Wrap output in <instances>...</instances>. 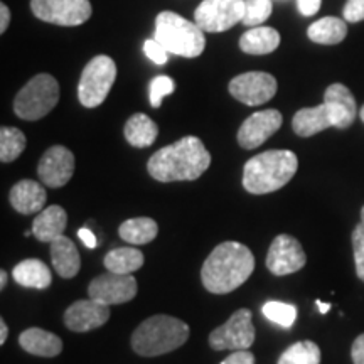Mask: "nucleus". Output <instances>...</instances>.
Masks as SVG:
<instances>
[{"label":"nucleus","mask_w":364,"mask_h":364,"mask_svg":"<svg viewBox=\"0 0 364 364\" xmlns=\"http://www.w3.org/2000/svg\"><path fill=\"white\" fill-rule=\"evenodd\" d=\"M211 166V154L203 140L194 135L182 136L176 144L159 149L147 162V171L159 182L196 181Z\"/></svg>","instance_id":"1"},{"label":"nucleus","mask_w":364,"mask_h":364,"mask_svg":"<svg viewBox=\"0 0 364 364\" xmlns=\"http://www.w3.org/2000/svg\"><path fill=\"white\" fill-rule=\"evenodd\" d=\"M253 270L255 257L250 248L238 241H225L206 258L201 280L208 292L225 295L243 285Z\"/></svg>","instance_id":"2"},{"label":"nucleus","mask_w":364,"mask_h":364,"mask_svg":"<svg viewBox=\"0 0 364 364\" xmlns=\"http://www.w3.org/2000/svg\"><path fill=\"white\" fill-rule=\"evenodd\" d=\"M299 169L292 150H267L245 164L243 188L250 194H270L289 184Z\"/></svg>","instance_id":"3"},{"label":"nucleus","mask_w":364,"mask_h":364,"mask_svg":"<svg viewBox=\"0 0 364 364\" xmlns=\"http://www.w3.org/2000/svg\"><path fill=\"white\" fill-rule=\"evenodd\" d=\"M189 339V326L181 318L164 316L149 317L132 334V349L144 358H156L176 351Z\"/></svg>","instance_id":"4"},{"label":"nucleus","mask_w":364,"mask_h":364,"mask_svg":"<svg viewBox=\"0 0 364 364\" xmlns=\"http://www.w3.org/2000/svg\"><path fill=\"white\" fill-rule=\"evenodd\" d=\"M169 54L182 58L201 56L206 48L204 31L179 14L164 11L156 19V38Z\"/></svg>","instance_id":"5"},{"label":"nucleus","mask_w":364,"mask_h":364,"mask_svg":"<svg viewBox=\"0 0 364 364\" xmlns=\"http://www.w3.org/2000/svg\"><path fill=\"white\" fill-rule=\"evenodd\" d=\"M59 102V85L51 75H38L27 81L14 100V112L22 120L34 122L53 112Z\"/></svg>","instance_id":"6"},{"label":"nucleus","mask_w":364,"mask_h":364,"mask_svg":"<svg viewBox=\"0 0 364 364\" xmlns=\"http://www.w3.org/2000/svg\"><path fill=\"white\" fill-rule=\"evenodd\" d=\"M117 80V65L110 56H95L81 73L78 100L86 108H97L107 100Z\"/></svg>","instance_id":"7"},{"label":"nucleus","mask_w":364,"mask_h":364,"mask_svg":"<svg viewBox=\"0 0 364 364\" xmlns=\"http://www.w3.org/2000/svg\"><path fill=\"white\" fill-rule=\"evenodd\" d=\"M252 311L240 309L225 324L216 327L209 334V346L215 351H243L250 349L255 343V327L252 322Z\"/></svg>","instance_id":"8"},{"label":"nucleus","mask_w":364,"mask_h":364,"mask_svg":"<svg viewBox=\"0 0 364 364\" xmlns=\"http://www.w3.org/2000/svg\"><path fill=\"white\" fill-rule=\"evenodd\" d=\"M245 0H203L194 21L204 33H225L243 22Z\"/></svg>","instance_id":"9"},{"label":"nucleus","mask_w":364,"mask_h":364,"mask_svg":"<svg viewBox=\"0 0 364 364\" xmlns=\"http://www.w3.org/2000/svg\"><path fill=\"white\" fill-rule=\"evenodd\" d=\"M31 11L48 24L75 27L91 17L90 0H31Z\"/></svg>","instance_id":"10"},{"label":"nucleus","mask_w":364,"mask_h":364,"mask_svg":"<svg viewBox=\"0 0 364 364\" xmlns=\"http://www.w3.org/2000/svg\"><path fill=\"white\" fill-rule=\"evenodd\" d=\"M139 292L135 277L120 275V273H103L90 282L88 297L105 306H120L135 299Z\"/></svg>","instance_id":"11"},{"label":"nucleus","mask_w":364,"mask_h":364,"mask_svg":"<svg viewBox=\"0 0 364 364\" xmlns=\"http://www.w3.org/2000/svg\"><path fill=\"white\" fill-rule=\"evenodd\" d=\"M228 88H230L231 97L238 102L248 105V107H258L275 97L279 85L270 73L250 71L231 80Z\"/></svg>","instance_id":"12"},{"label":"nucleus","mask_w":364,"mask_h":364,"mask_svg":"<svg viewBox=\"0 0 364 364\" xmlns=\"http://www.w3.org/2000/svg\"><path fill=\"white\" fill-rule=\"evenodd\" d=\"M307 255L297 238L290 235H279L272 241L267 255V268L273 275L284 277L306 267Z\"/></svg>","instance_id":"13"},{"label":"nucleus","mask_w":364,"mask_h":364,"mask_svg":"<svg viewBox=\"0 0 364 364\" xmlns=\"http://www.w3.org/2000/svg\"><path fill=\"white\" fill-rule=\"evenodd\" d=\"M75 156L70 149L63 145H54L48 149L38 164V176L48 188L58 189L66 186L75 174Z\"/></svg>","instance_id":"14"},{"label":"nucleus","mask_w":364,"mask_h":364,"mask_svg":"<svg viewBox=\"0 0 364 364\" xmlns=\"http://www.w3.org/2000/svg\"><path fill=\"white\" fill-rule=\"evenodd\" d=\"M282 124H284V117L279 110L270 108V110L253 113L241 124L238 130L236 139H238L240 147L247 150L260 147L273 134L280 130Z\"/></svg>","instance_id":"15"},{"label":"nucleus","mask_w":364,"mask_h":364,"mask_svg":"<svg viewBox=\"0 0 364 364\" xmlns=\"http://www.w3.org/2000/svg\"><path fill=\"white\" fill-rule=\"evenodd\" d=\"M110 314V306H105L88 297V300H78L68 307L63 321L73 332H88L107 324Z\"/></svg>","instance_id":"16"},{"label":"nucleus","mask_w":364,"mask_h":364,"mask_svg":"<svg viewBox=\"0 0 364 364\" xmlns=\"http://www.w3.org/2000/svg\"><path fill=\"white\" fill-rule=\"evenodd\" d=\"M324 103L329 108L334 127L339 130L349 129L358 117V105L348 86L334 83L326 90Z\"/></svg>","instance_id":"17"},{"label":"nucleus","mask_w":364,"mask_h":364,"mask_svg":"<svg viewBox=\"0 0 364 364\" xmlns=\"http://www.w3.org/2000/svg\"><path fill=\"white\" fill-rule=\"evenodd\" d=\"M9 201L21 215H38L46 206L48 193L39 182L24 179L12 186L11 193H9Z\"/></svg>","instance_id":"18"},{"label":"nucleus","mask_w":364,"mask_h":364,"mask_svg":"<svg viewBox=\"0 0 364 364\" xmlns=\"http://www.w3.org/2000/svg\"><path fill=\"white\" fill-rule=\"evenodd\" d=\"M49 247H51L53 267L61 279H73V277L78 275L81 257L78 248L68 236H58L56 240L49 243Z\"/></svg>","instance_id":"19"},{"label":"nucleus","mask_w":364,"mask_h":364,"mask_svg":"<svg viewBox=\"0 0 364 364\" xmlns=\"http://www.w3.org/2000/svg\"><path fill=\"white\" fill-rule=\"evenodd\" d=\"M19 344L26 353L41 358H56L63 351V341L53 332L39 327H31L21 332Z\"/></svg>","instance_id":"20"},{"label":"nucleus","mask_w":364,"mask_h":364,"mask_svg":"<svg viewBox=\"0 0 364 364\" xmlns=\"http://www.w3.org/2000/svg\"><path fill=\"white\" fill-rule=\"evenodd\" d=\"M68 225L66 211L58 204L54 206L44 208L43 211L38 213V216L33 221V235L36 240L43 243H51L65 233Z\"/></svg>","instance_id":"21"},{"label":"nucleus","mask_w":364,"mask_h":364,"mask_svg":"<svg viewBox=\"0 0 364 364\" xmlns=\"http://www.w3.org/2000/svg\"><path fill=\"white\" fill-rule=\"evenodd\" d=\"M331 127H334V122H332V115L326 103L312 108H302V110L295 113L292 120L294 132L299 136H304V139L316 135L326 129H331Z\"/></svg>","instance_id":"22"},{"label":"nucleus","mask_w":364,"mask_h":364,"mask_svg":"<svg viewBox=\"0 0 364 364\" xmlns=\"http://www.w3.org/2000/svg\"><path fill=\"white\" fill-rule=\"evenodd\" d=\"M280 46V34L273 27H253L241 36L240 49L253 56L270 54Z\"/></svg>","instance_id":"23"},{"label":"nucleus","mask_w":364,"mask_h":364,"mask_svg":"<svg viewBox=\"0 0 364 364\" xmlns=\"http://www.w3.org/2000/svg\"><path fill=\"white\" fill-rule=\"evenodd\" d=\"M14 280L26 289H48L53 282L51 270L38 258H29L17 263L12 272Z\"/></svg>","instance_id":"24"},{"label":"nucleus","mask_w":364,"mask_h":364,"mask_svg":"<svg viewBox=\"0 0 364 364\" xmlns=\"http://www.w3.org/2000/svg\"><path fill=\"white\" fill-rule=\"evenodd\" d=\"M159 127L145 113H135L125 124V139L132 147L145 149L156 142Z\"/></svg>","instance_id":"25"},{"label":"nucleus","mask_w":364,"mask_h":364,"mask_svg":"<svg viewBox=\"0 0 364 364\" xmlns=\"http://www.w3.org/2000/svg\"><path fill=\"white\" fill-rule=\"evenodd\" d=\"M144 253L132 247L112 250L103 258L105 268L108 272L120 273V275H130V273L140 270L144 267Z\"/></svg>","instance_id":"26"},{"label":"nucleus","mask_w":364,"mask_h":364,"mask_svg":"<svg viewBox=\"0 0 364 364\" xmlns=\"http://www.w3.org/2000/svg\"><path fill=\"white\" fill-rule=\"evenodd\" d=\"M120 238L130 245H147L159 235V226L152 218H132L118 228Z\"/></svg>","instance_id":"27"},{"label":"nucleus","mask_w":364,"mask_h":364,"mask_svg":"<svg viewBox=\"0 0 364 364\" xmlns=\"http://www.w3.org/2000/svg\"><path fill=\"white\" fill-rule=\"evenodd\" d=\"M307 36L317 44H339L348 36V27H346V22L338 17H324L309 27Z\"/></svg>","instance_id":"28"},{"label":"nucleus","mask_w":364,"mask_h":364,"mask_svg":"<svg viewBox=\"0 0 364 364\" xmlns=\"http://www.w3.org/2000/svg\"><path fill=\"white\" fill-rule=\"evenodd\" d=\"M277 364H321V348L312 341H299L285 349Z\"/></svg>","instance_id":"29"},{"label":"nucleus","mask_w":364,"mask_h":364,"mask_svg":"<svg viewBox=\"0 0 364 364\" xmlns=\"http://www.w3.org/2000/svg\"><path fill=\"white\" fill-rule=\"evenodd\" d=\"M26 135L16 127H2L0 129V161L2 164L14 162L26 149Z\"/></svg>","instance_id":"30"},{"label":"nucleus","mask_w":364,"mask_h":364,"mask_svg":"<svg viewBox=\"0 0 364 364\" xmlns=\"http://www.w3.org/2000/svg\"><path fill=\"white\" fill-rule=\"evenodd\" d=\"M262 314L268 318V321L289 329V327L294 326L295 318H297V307L292 306V304L270 300V302H267L265 306L262 307Z\"/></svg>","instance_id":"31"},{"label":"nucleus","mask_w":364,"mask_h":364,"mask_svg":"<svg viewBox=\"0 0 364 364\" xmlns=\"http://www.w3.org/2000/svg\"><path fill=\"white\" fill-rule=\"evenodd\" d=\"M272 0H245L243 24L247 27L262 26L272 14Z\"/></svg>","instance_id":"32"},{"label":"nucleus","mask_w":364,"mask_h":364,"mask_svg":"<svg viewBox=\"0 0 364 364\" xmlns=\"http://www.w3.org/2000/svg\"><path fill=\"white\" fill-rule=\"evenodd\" d=\"M176 88L174 80L169 78V76H157V78L152 80L150 83V105L154 108H159L162 105V100L171 95Z\"/></svg>","instance_id":"33"},{"label":"nucleus","mask_w":364,"mask_h":364,"mask_svg":"<svg viewBox=\"0 0 364 364\" xmlns=\"http://www.w3.org/2000/svg\"><path fill=\"white\" fill-rule=\"evenodd\" d=\"M353 252L354 263H356V275L358 279L364 282V225H359L353 231Z\"/></svg>","instance_id":"34"},{"label":"nucleus","mask_w":364,"mask_h":364,"mask_svg":"<svg viewBox=\"0 0 364 364\" xmlns=\"http://www.w3.org/2000/svg\"><path fill=\"white\" fill-rule=\"evenodd\" d=\"M144 53L147 54L150 61H154L156 65H166L167 59H169V51H167L164 46L159 43L157 39H147L144 43Z\"/></svg>","instance_id":"35"},{"label":"nucleus","mask_w":364,"mask_h":364,"mask_svg":"<svg viewBox=\"0 0 364 364\" xmlns=\"http://www.w3.org/2000/svg\"><path fill=\"white\" fill-rule=\"evenodd\" d=\"M344 19L348 22L364 21V0H348L344 6Z\"/></svg>","instance_id":"36"},{"label":"nucleus","mask_w":364,"mask_h":364,"mask_svg":"<svg viewBox=\"0 0 364 364\" xmlns=\"http://www.w3.org/2000/svg\"><path fill=\"white\" fill-rule=\"evenodd\" d=\"M221 364H255V356L248 351V349L233 351V354H230L225 361H221Z\"/></svg>","instance_id":"37"},{"label":"nucleus","mask_w":364,"mask_h":364,"mask_svg":"<svg viewBox=\"0 0 364 364\" xmlns=\"http://www.w3.org/2000/svg\"><path fill=\"white\" fill-rule=\"evenodd\" d=\"M321 4H322V0H297L300 14H302V16H307V17L317 14L318 9H321Z\"/></svg>","instance_id":"38"},{"label":"nucleus","mask_w":364,"mask_h":364,"mask_svg":"<svg viewBox=\"0 0 364 364\" xmlns=\"http://www.w3.org/2000/svg\"><path fill=\"white\" fill-rule=\"evenodd\" d=\"M351 358L354 364H364V334L354 339L351 348Z\"/></svg>","instance_id":"39"},{"label":"nucleus","mask_w":364,"mask_h":364,"mask_svg":"<svg viewBox=\"0 0 364 364\" xmlns=\"http://www.w3.org/2000/svg\"><path fill=\"white\" fill-rule=\"evenodd\" d=\"M78 236L85 243L86 248H97V236H95L93 231L88 230V228H81L78 231Z\"/></svg>","instance_id":"40"},{"label":"nucleus","mask_w":364,"mask_h":364,"mask_svg":"<svg viewBox=\"0 0 364 364\" xmlns=\"http://www.w3.org/2000/svg\"><path fill=\"white\" fill-rule=\"evenodd\" d=\"M9 24H11V11L6 4H0V34L6 33Z\"/></svg>","instance_id":"41"},{"label":"nucleus","mask_w":364,"mask_h":364,"mask_svg":"<svg viewBox=\"0 0 364 364\" xmlns=\"http://www.w3.org/2000/svg\"><path fill=\"white\" fill-rule=\"evenodd\" d=\"M7 336H9V329H7L6 321H4V318H0V346L6 344Z\"/></svg>","instance_id":"42"},{"label":"nucleus","mask_w":364,"mask_h":364,"mask_svg":"<svg viewBox=\"0 0 364 364\" xmlns=\"http://www.w3.org/2000/svg\"><path fill=\"white\" fill-rule=\"evenodd\" d=\"M316 304H317V307H318V311H321V314H327L331 311V304H324L322 300H316Z\"/></svg>","instance_id":"43"},{"label":"nucleus","mask_w":364,"mask_h":364,"mask_svg":"<svg viewBox=\"0 0 364 364\" xmlns=\"http://www.w3.org/2000/svg\"><path fill=\"white\" fill-rule=\"evenodd\" d=\"M7 287V272L0 270V290H4Z\"/></svg>","instance_id":"44"},{"label":"nucleus","mask_w":364,"mask_h":364,"mask_svg":"<svg viewBox=\"0 0 364 364\" xmlns=\"http://www.w3.org/2000/svg\"><path fill=\"white\" fill-rule=\"evenodd\" d=\"M359 117H361V120L364 122V105H363V108H361V110H359Z\"/></svg>","instance_id":"45"},{"label":"nucleus","mask_w":364,"mask_h":364,"mask_svg":"<svg viewBox=\"0 0 364 364\" xmlns=\"http://www.w3.org/2000/svg\"><path fill=\"white\" fill-rule=\"evenodd\" d=\"M361 223L364 225V206H363V209H361Z\"/></svg>","instance_id":"46"}]
</instances>
